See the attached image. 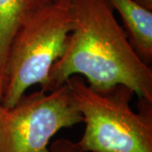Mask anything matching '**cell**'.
I'll use <instances>...</instances> for the list:
<instances>
[{
	"instance_id": "obj_7",
	"label": "cell",
	"mask_w": 152,
	"mask_h": 152,
	"mask_svg": "<svg viewBox=\"0 0 152 152\" xmlns=\"http://www.w3.org/2000/svg\"><path fill=\"white\" fill-rule=\"evenodd\" d=\"M49 152H84L78 143L67 139H59L49 147Z\"/></svg>"
},
{
	"instance_id": "obj_2",
	"label": "cell",
	"mask_w": 152,
	"mask_h": 152,
	"mask_svg": "<svg viewBox=\"0 0 152 152\" xmlns=\"http://www.w3.org/2000/svg\"><path fill=\"white\" fill-rule=\"evenodd\" d=\"M86 129L78 142L84 152H152L151 103L144 99L139 113L132 109L134 91L124 85L95 90L82 76L65 82Z\"/></svg>"
},
{
	"instance_id": "obj_1",
	"label": "cell",
	"mask_w": 152,
	"mask_h": 152,
	"mask_svg": "<svg viewBox=\"0 0 152 152\" xmlns=\"http://www.w3.org/2000/svg\"><path fill=\"white\" fill-rule=\"evenodd\" d=\"M73 30L64 54L42 91H51L73 75L86 77L98 91L124 85L152 103V69L131 46L108 0H72Z\"/></svg>"
},
{
	"instance_id": "obj_5",
	"label": "cell",
	"mask_w": 152,
	"mask_h": 152,
	"mask_svg": "<svg viewBox=\"0 0 152 152\" xmlns=\"http://www.w3.org/2000/svg\"><path fill=\"white\" fill-rule=\"evenodd\" d=\"M118 12L131 46L148 65L152 60V12L136 0H108Z\"/></svg>"
},
{
	"instance_id": "obj_8",
	"label": "cell",
	"mask_w": 152,
	"mask_h": 152,
	"mask_svg": "<svg viewBox=\"0 0 152 152\" xmlns=\"http://www.w3.org/2000/svg\"><path fill=\"white\" fill-rule=\"evenodd\" d=\"M4 76L0 75V102L2 101L3 95H4Z\"/></svg>"
},
{
	"instance_id": "obj_4",
	"label": "cell",
	"mask_w": 152,
	"mask_h": 152,
	"mask_svg": "<svg viewBox=\"0 0 152 152\" xmlns=\"http://www.w3.org/2000/svg\"><path fill=\"white\" fill-rule=\"evenodd\" d=\"M81 122L67 83L24 95L12 107L0 105V152H49L53 136Z\"/></svg>"
},
{
	"instance_id": "obj_6",
	"label": "cell",
	"mask_w": 152,
	"mask_h": 152,
	"mask_svg": "<svg viewBox=\"0 0 152 152\" xmlns=\"http://www.w3.org/2000/svg\"><path fill=\"white\" fill-rule=\"evenodd\" d=\"M53 0H0V75L11 42L19 29L37 11Z\"/></svg>"
},
{
	"instance_id": "obj_3",
	"label": "cell",
	"mask_w": 152,
	"mask_h": 152,
	"mask_svg": "<svg viewBox=\"0 0 152 152\" xmlns=\"http://www.w3.org/2000/svg\"><path fill=\"white\" fill-rule=\"evenodd\" d=\"M73 30L72 0H53L33 14L11 42L6 58L0 105L14 107L29 88L48 81Z\"/></svg>"
},
{
	"instance_id": "obj_9",
	"label": "cell",
	"mask_w": 152,
	"mask_h": 152,
	"mask_svg": "<svg viewBox=\"0 0 152 152\" xmlns=\"http://www.w3.org/2000/svg\"><path fill=\"white\" fill-rule=\"evenodd\" d=\"M137 2H139L140 4H141L142 5L145 6L148 9L151 10V3L152 0H136Z\"/></svg>"
}]
</instances>
